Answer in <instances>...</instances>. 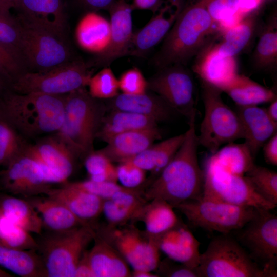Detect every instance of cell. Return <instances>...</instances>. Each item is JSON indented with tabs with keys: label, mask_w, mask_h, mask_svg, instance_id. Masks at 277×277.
<instances>
[{
	"label": "cell",
	"mask_w": 277,
	"mask_h": 277,
	"mask_svg": "<svg viewBox=\"0 0 277 277\" xmlns=\"http://www.w3.org/2000/svg\"><path fill=\"white\" fill-rule=\"evenodd\" d=\"M16 18L19 27V50L27 71H46L74 59L64 40Z\"/></svg>",
	"instance_id": "cell-11"
},
{
	"label": "cell",
	"mask_w": 277,
	"mask_h": 277,
	"mask_svg": "<svg viewBox=\"0 0 277 277\" xmlns=\"http://www.w3.org/2000/svg\"><path fill=\"white\" fill-rule=\"evenodd\" d=\"M253 55L256 68L271 70L277 64V17L271 16L264 26Z\"/></svg>",
	"instance_id": "cell-36"
},
{
	"label": "cell",
	"mask_w": 277,
	"mask_h": 277,
	"mask_svg": "<svg viewBox=\"0 0 277 277\" xmlns=\"http://www.w3.org/2000/svg\"><path fill=\"white\" fill-rule=\"evenodd\" d=\"M108 110H120L143 115L157 123L171 118L175 112L162 98L152 92L129 95L118 94L105 102Z\"/></svg>",
	"instance_id": "cell-23"
},
{
	"label": "cell",
	"mask_w": 277,
	"mask_h": 277,
	"mask_svg": "<svg viewBox=\"0 0 277 277\" xmlns=\"http://www.w3.org/2000/svg\"><path fill=\"white\" fill-rule=\"evenodd\" d=\"M156 274L166 277H199L196 269L176 262L168 257L160 260Z\"/></svg>",
	"instance_id": "cell-50"
},
{
	"label": "cell",
	"mask_w": 277,
	"mask_h": 277,
	"mask_svg": "<svg viewBox=\"0 0 277 277\" xmlns=\"http://www.w3.org/2000/svg\"><path fill=\"white\" fill-rule=\"evenodd\" d=\"M199 277H276L277 272L261 267L229 233L216 236L200 255Z\"/></svg>",
	"instance_id": "cell-5"
},
{
	"label": "cell",
	"mask_w": 277,
	"mask_h": 277,
	"mask_svg": "<svg viewBox=\"0 0 277 277\" xmlns=\"http://www.w3.org/2000/svg\"><path fill=\"white\" fill-rule=\"evenodd\" d=\"M256 192L266 201L277 205V173L255 164L245 175Z\"/></svg>",
	"instance_id": "cell-39"
},
{
	"label": "cell",
	"mask_w": 277,
	"mask_h": 277,
	"mask_svg": "<svg viewBox=\"0 0 277 277\" xmlns=\"http://www.w3.org/2000/svg\"><path fill=\"white\" fill-rule=\"evenodd\" d=\"M11 83L0 72V96L11 89Z\"/></svg>",
	"instance_id": "cell-59"
},
{
	"label": "cell",
	"mask_w": 277,
	"mask_h": 277,
	"mask_svg": "<svg viewBox=\"0 0 277 277\" xmlns=\"http://www.w3.org/2000/svg\"><path fill=\"white\" fill-rule=\"evenodd\" d=\"M157 126L149 117L130 112L111 110L103 118L96 138L107 142L119 134Z\"/></svg>",
	"instance_id": "cell-31"
},
{
	"label": "cell",
	"mask_w": 277,
	"mask_h": 277,
	"mask_svg": "<svg viewBox=\"0 0 277 277\" xmlns=\"http://www.w3.org/2000/svg\"><path fill=\"white\" fill-rule=\"evenodd\" d=\"M90 67L83 60L74 58L46 71H26L12 83L11 90L21 94H67L87 86L92 76Z\"/></svg>",
	"instance_id": "cell-8"
},
{
	"label": "cell",
	"mask_w": 277,
	"mask_h": 277,
	"mask_svg": "<svg viewBox=\"0 0 277 277\" xmlns=\"http://www.w3.org/2000/svg\"><path fill=\"white\" fill-rule=\"evenodd\" d=\"M66 95L21 94L9 89L0 96V118L25 138L56 133L64 121Z\"/></svg>",
	"instance_id": "cell-3"
},
{
	"label": "cell",
	"mask_w": 277,
	"mask_h": 277,
	"mask_svg": "<svg viewBox=\"0 0 277 277\" xmlns=\"http://www.w3.org/2000/svg\"><path fill=\"white\" fill-rule=\"evenodd\" d=\"M110 15V35L106 48L96 54L90 66L107 67L115 60L129 55L133 36L131 4L114 1L108 9Z\"/></svg>",
	"instance_id": "cell-16"
},
{
	"label": "cell",
	"mask_w": 277,
	"mask_h": 277,
	"mask_svg": "<svg viewBox=\"0 0 277 277\" xmlns=\"http://www.w3.org/2000/svg\"><path fill=\"white\" fill-rule=\"evenodd\" d=\"M27 71L18 56L9 47L0 42V72L11 83Z\"/></svg>",
	"instance_id": "cell-44"
},
{
	"label": "cell",
	"mask_w": 277,
	"mask_h": 277,
	"mask_svg": "<svg viewBox=\"0 0 277 277\" xmlns=\"http://www.w3.org/2000/svg\"><path fill=\"white\" fill-rule=\"evenodd\" d=\"M47 196L65 205L77 218L92 225L93 221L102 213L104 200L85 190L63 184L58 188H50Z\"/></svg>",
	"instance_id": "cell-25"
},
{
	"label": "cell",
	"mask_w": 277,
	"mask_h": 277,
	"mask_svg": "<svg viewBox=\"0 0 277 277\" xmlns=\"http://www.w3.org/2000/svg\"><path fill=\"white\" fill-rule=\"evenodd\" d=\"M0 211L8 219L30 233H41L43 227L42 219L29 201L6 197L1 203Z\"/></svg>",
	"instance_id": "cell-34"
},
{
	"label": "cell",
	"mask_w": 277,
	"mask_h": 277,
	"mask_svg": "<svg viewBox=\"0 0 277 277\" xmlns=\"http://www.w3.org/2000/svg\"><path fill=\"white\" fill-rule=\"evenodd\" d=\"M185 66L175 64L160 69L147 80L148 90L160 96L175 112L189 118L196 111L195 86Z\"/></svg>",
	"instance_id": "cell-14"
},
{
	"label": "cell",
	"mask_w": 277,
	"mask_h": 277,
	"mask_svg": "<svg viewBox=\"0 0 277 277\" xmlns=\"http://www.w3.org/2000/svg\"><path fill=\"white\" fill-rule=\"evenodd\" d=\"M93 240L94 245L87 252L95 277L131 276L129 265L110 245L96 233Z\"/></svg>",
	"instance_id": "cell-26"
},
{
	"label": "cell",
	"mask_w": 277,
	"mask_h": 277,
	"mask_svg": "<svg viewBox=\"0 0 277 277\" xmlns=\"http://www.w3.org/2000/svg\"><path fill=\"white\" fill-rule=\"evenodd\" d=\"M23 151L37 162L49 184L68 182L77 158L57 133L27 143Z\"/></svg>",
	"instance_id": "cell-15"
},
{
	"label": "cell",
	"mask_w": 277,
	"mask_h": 277,
	"mask_svg": "<svg viewBox=\"0 0 277 277\" xmlns=\"http://www.w3.org/2000/svg\"><path fill=\"white\" fill-rule=\"evenodd\" d=\"M217 31L204 5L199 0H187L153 59L159 69L186 64L196 56Z\"/></svg>",
	"instance_id": "cell-2"
},
{
	"label": "cell",
	"mask_w": 277,
	"mask_h": 277,
	"mask_svg": "<svg viewBox=\"0 0 277 277\" xmlns=\"http://www.w3.org/2000/svg\"><path fill=\"white\" fill-rule=\"evenodd\" d=\"M1 174L4 188L25 196L44 193L50 188L37 162L24 151L14 158Z\"/></svg>",
	"instance_id": "cell-17"
},
{
	"label": "cell",
	"mask_w": 277,
	"mask_h": 277,
	"mask_svg": "<svg viewBox=\"0 0 277 277\" xmlns=\"http://www.w3.org/2000/svg\"><path fill=\"white\" fill-rule=\"evenodd\" d=\"M210 156L225 169L241 175H245L254 164V158L244 143L227 144Z\"/></svg>",
	"instance_id": "cell-37"
},
{
	"label": "cell",
	"mask_w": 277,
	"mask_h": 277,
	"mask_svg": "<svg viewBox=\"0 0 277 277\" xmlns=\"http://www.w3.org/2000/svg\"><path fill=\"white\" fill-rule=\"evenodd\" d=\"M87 8L93 10L108 9L114 0H81Z\"/></svg>",
	"instance_id": "cell-55"
},
{
	"label": "cell",
	"mask_w": 277,
	"mask_h": 277,
	"mask_svg": "<svg viewBox=\"0 0 277 277\" xmlns=\"http://www.w3.org/2000/svg\"><path fill=\"white\" fill-rule=\"evenodd\" d=\"M99 237L110 245L133 269L155 271L160 250L153 238L128 223L117 226H95Z\"/></svg>",
	"instance_id": "cell-9"
},
{
	"label": "cell",
	"mask_w": 277,
	"mask_h": 277,
	"mask_svg": "<svg viewBox=\"0 0 277 277\" xmlns=\"http://www.w3.org/2000/svg\"><path fill=\"white\" fill-rule=\"evenodd\" d=\"M35 250H22L0 244V266L22 277L45 276L41 256Z\"/></svg>",
	"instance_id": "cell-33"
},
{
	"label": "cell",
	"mask_w": 277,
	"mask_h": 277,
	"mask_svg": "<svg viewBox=\"0 0 277 277\" xmlns=\"http://www.w3.org/2000/svg\"><path fill=\"white\" fill-rule=\"evenodd\" d=\"M131 276L133 277H159L153 272L146 270L133 269L131 271Z\"/></svg>",
	"instance_id": "cell-58"
},
{
	"label": "cell",
	"mask_w": 277,
	"mask_h": 277,
	"mask_svg": "<svg viewBox=\"0 0 277 277\" xmlns=\"http://www.w3.org/2000/svg\"><path fill=\"white\" fill-rule=\"evenodd\" d=\"M184 138V133L165 140L127 160L156 178L175 155ZM154 178V179H155Z\"/></svg>",
	"instance_id": "cell-30"
},
{
	"label": "cell",
	"mask_w": 277,
	"mask_h": 277,
	"mask_svg": "<svg viewBox=\"0 0 277 277\" xmlns=\"http://www.w3.org/2000/svg\"><path fill=\"white\" fill-rule=\"evenodd\" d=\"M161 137L157 126L128 131L113 137L98 150L112 162L120 163L135 156Z\"/></svg>",
	"instance_id": "cell-24"
},
{
	"label": "cell",
	"mask_w": 277,
	"mask_h": 277,
	"mask_svg": "<svg viewBox=\"0 0 277 277\" xmlns=\"http://www.w3.org/2000/svg\"><path fill=\"white\" fill-rule=\"evenodd\" d=\"M262 0H238V10L245 17L255 10Z\"/></svg>",
	"instance_id": "cell-53"
},
{
	"label": "cell",
	"mask_w": 277,
	"mask_h": 277,
	"mask_svg": "<svg viewBox=\"0 0 277 277\" xmlns=\"http://www.w3.org/2000/svg\"><path fill=\"white\" fill-rule=\"evenodd\" d=\"M173 208L179 210L195 227L223 234L243 227L256 209L203 199L185 202Z\"/></svg>",
	"instance_id": "cell-12"
},
{
	"label": "cell",
	"mask_w": 277,
	"mask_h": 277,
	"mask_svg": "<svg viewBox=\"0 0 277 277\" xmlns=\"http://www.w3.org/2000/svg\"><path fill=\"white\" fill-rule=\"evenodd\" d=\"M140 208L130 207L115 203L111 200H105L103 202L102 213L108 225L117 226L131 221Z\"/></svg>",
	"instance_id": "cell-47"
},
{
	"label": "cell",
	"mask_w": 277,
	"mask_h": 277,
	"mask_svg": "<svg viewBox=\"0 0 277 277\" xmlns=\"http://www.w3.org/2000/svg\"><path fill=\"white\" fill-rule=\"evenodd\" d=\"M184 4V0L163 1L150 20L133 33L129 55L143 57L167 34Z\"/></svg>",
	"instance_id": "cell-18"
},
{
	"label": "cell",
	"mask_w": 277,
	"mask_h": 277,
	"mask_svg": "<svg viewBox=\"0 0 277 277\" xmlns=\"http://www.w3.org/2000/svg\"><path fill=\"white\" fill-rule=\"evenodd\" d=\"M265 161L269 164L277 165V134L268 140L263 146Z\"/></svg>",
	"instance_id": "cell-51"
},
{
	"label": "cell",
	"mask_w": 277,
	"mask_h": 277,
	"mask_svg": "<svg viewBox=\"0 0 277 277\" xmlns=\"http://www.w3.org/2000/svg\"><path fill=\"white\" fill-rule=\"evenodd\" d=\"M84 166L89 180L95 182L117 181L116 166L98 150H94L84 158Z\"/></svg>",
	"instance_id": "cell-41"
},
{
	"label": "cell",
	"mask_w": 277,
	"mask_h": 277,
	"mask_svg": "<svg viewBox=\"0 0 277 277\" xmlns=\"http://www.w3.org/2000/svg\"><path fill=\"white\" fill-rule=\"evenodd\" d=\"M110 35L109 22L94 12L88 13L81 19L75 31L76 40L79 46L96 54L107 46Z\"/></svg>",
	"instance_id": "cell-29"
},
{
	"label": "cell",
	"mask_w": 277,
	"mask_h": 277,
	"mask_svg": "<svg viewBox=\"0 0 277 277\" xmlns=\"http://www.w3.org/2000/svg\"><path fill=\"white\" fill-rule=\"evenodd\" d=\"M0 42L12 50L23 63L19 48V24L10 13L0 12Z\"/></svg>",
	"instance_id": "cell-43"
},
{
	"label": "cell",
	"mask_w": 277,
	"mask_h": 277,
	"mask_svg": "<svg viewBox=\"0 0 277 277\" xmlns=\"http://www.w3.org/2000/svg\"><path fill=\"white\" fill-rule=\"evenodd\" d=\"M87 251H84L77 264L74 277H95L88 260Z\"/></svg>",
	"instance_id": "cell-52"
},
{
	"label": "cell",
	"mask_w": 277,
	"mask_h": 277,
	"mask_svg": "<svg viewBox=\"0 0 277 277\" xmlns=\"http://www.w3.org/2000/svg\"><path fill=\"white\" fill-rule=\"evenodd\" d=\"M153 238L160 251L167 257L196 270L201 255L200 242L183 222Z\"/></svg>",
	"instance_id": "cell-21"
},
{
	"label": "cell",
	"mask_w": 277,
	"mask_h": 277,
	"mask_svg": "<svg viewBox=\"0 0 277 277\" xmlns=\"http://www.w3.org/2000/svg\"><path fill=\"white\" fill-rule=\"evenodd\" d=\"M256 25V17L249 15L236 26L221 33L222 40L215 43L219 53L225 56L236 57L250 42Z\"/></svg>",
	"instance_id": "cell-35"
},
{
	"label": "cell",
	"mask_w": 277,
	"mask_h": 277,
	"mask_svg": "<svg viewBox=\"0 0 277 277\" xmlns=\"http://www.w3.org/2000/svg\"><path fill=\"white\" fill-rule=\"evenodd\" d=\"M223 92L239 106H258L276 99V94L272 89L239 73Z\"/></svg>",
	"instance_id": "cell-32"
},
{
	"label": "cell",
	"mask_w": 277,
	"mask_h": 277,
	"mask_svg": "<svg viewBox=\"0 0 277 277\" xmlns=\"http://www.w3.org/2000/svg\"><path fill=\"white\" fill-rule=\"evenodd\" d=\"M87 86L90 94L98 100H110L119 94L118 79L108 67L92 75Z\"/></svg>",
	"instance_id": "cell-42"
},
{
	"label": "cell",
	"mask_w": 277,
	"mask_h": 277,
	"mask_svg": "<svg viewBox=\"0 0 277 277\" xmlns=\"http://www.w3.org/2000/svg\"><path fill=\"white\" fill-rule=\"evenodd\" d=\"M102 101L92 96L86 88L66 95L64 121L56 133L77 157L85 158L94 150V142L107 111Z\"/></svg>",
	"instance_id": "cell-4"
},
{
	"label": "cell",
	"mask_w": 277,
	"mask_h": 277,
	"mask_svg": "<svg viewBox=\"0 0 277 277\" xmlns=\"http://www.w3.org/2000/svg\"><path fill=\"white\" fill-rule=\"evenodd\" d=\"M116 167L117 181L121 185L129 189L145 187L146 171L128 161L118 163Z\"/></svg>",
	"instance_id": "cell-45"
},
{
	"label": "cell",
	"mask_w": 277,
	"mask_h": 277,
	"mask_svg": "<svg viewBox=\"0 0 277 277\" xmlns=\"http://www.w3.org/2000/svg\"><path fill=\"white\" fill-rule=\"evenodd\" d=\"M173 207L165 201L154 199L147 201L136 212L131 222H142L145 231L156 238L171 229L180 222Z\"/></svg>",
	"instance_id": "cell-27"
},
{
	"label": "cell",
	"mask_w": 277,
	"mask_h": 277,
	"mask_svg": "<svg viewBox=\"0 0 277 277\" xmlns=\"http://www.w3.org/2000/svg\"><path fill=\"white\" fill-rule=\"evenodd\" d=\"M27 143L13 127L0 118V166H6L23 151Z\"/></svg>",
	"instance_id": "cell-40"
},
{
	"label": "cell",
	"mask_w": 277,
	"mask_h": 277,
	"mask_svg": "<svg viewBox=\"0 0 277 277\" xmlns=\"http://www.w3.org/2000/svg\"><path fill=\"white\" fill-rule=\"evenodd\" d=\"M118 81L119 89L124 94H141L148 90L147 80L140 70L136 67L125 71L121 74Z\"/></svg>",
	"instance_id": "cell-48"
},
{
	"label": "cell",
	"mask_w": 277,
	"mask_h": 277,
	"mask_svg": "<svg viewBox=\"0 0 277 277\" xmlns=\"http://www.w3.org/2000/svg\"><path fill=\"white\" fill-rule=\"evenodd\" d=\"M199 1L204 5L216 25L238 11V0Z\"/></svg>",
	"instance_id": "cell-49"
},
{
	"label": "cell",
	"mask_w": 277,
	"mask_h": 277,
	"mask_svg": "<svg viewBox=\"0 0 277 277\" xmlns=\"http://www.w3.org/2000/svg\"><path fill=\"white\" fill-rule=\"evenodd\" d=\"M265 110L269 117L273 122L277 123V100L275 99L271 102Z\"/></svg>",
	"instance_id": "cell-57"
},
{
	"label": "cell",
	"mask_w": 277,
	"mask_h": 277,
	"mask_svg": "<svg viewBox=\"0 0 277 277\" xmlns=\"http://www.w3.org/2000/svg\"><path fill=\"white\" fill-rule=\"evenodd\" d=\"M21 0H0V12L10 13V10L16 8Z\"/></svg>",
	"instance_id": "cell-56"
},
{
	"label": "cell",
	"mask_w": 277,
	"mask_h": 277,
	"mask_svg": "<svg viewBox=\"0 0 277 277\" xmlns=\"http://www.w3.org/2000/svg\"><path fill=\"white\" fill-rule=\"evenodd\" d=\"M163 0H133L131 6L134 9L148 10L154 13Z\"/></svg>",
	"instance_id": "cell-54"
},
{
	"label": "cell",
	"mask_w": 277,
	"mask_h": 277,
	"mask_svg": "<svg viewBox=\"0 0 277 277\" xmlns=\"http://www.w3.org/2000/svg\"><path fill=\"white\" fill-rule=\"evenodd\" d=\"M17 18L64 40L67 28L62 0H21Z\"/></svg>",
	"instance_id": "cell-20"
},
{
	"label": "cell",
	"mask_w": 277,
	"mask_h": 277,
	"mask_svg": "<svg viewBox=\"0 0 277 277\" xmlns=\"http://www.w3.org/2000/svg\"><path fill=\"white\" fill-rule=\"evenodd\" d=\"M29 202L39 213L43 226L51 232H63L82 226H90L77 218L63 204L48 196L32 198Z\"/></svg>",
	"instance_id": "cell-28"
},
{
	"label": "cell",
	"mask_w": 277,
	"mask_h": 277,
	"mask_svg": "<svg viewBox=\"0 0 277 277\" xmlns=\"http://www.w3.org/2000/svg\"><path fill=\"white\" fill-rule=\"evenodd\" d=\"M12 276L7 272L0 269V277H11Z\"/></svg>",
	"instance_id": "cell-60"
},
{
	"label": "cell",
	"mask_w": 277,
	"mask_h": 277,
	"mask_svg": "<svg viewBox=\"0 0 277 277\" xmlns=\"http://www.w3.org/2000/svg\"><path fill=\"white\" fill-rule=\"evenodd\" d=\"M243 132L244 143L254 158L265 143L276 133L277 123L258 106H239L235 110Z\"/></svg>",
	"instance_id": "cell-22"
},
{
	"label": "cell",
	"mask_w": 277,
	"mask_h": 277,
	"mask_svg": "<svg viewBox=\"0 0 277 277\" xmlns=\"http://www.w3.org/2000/svg\"><path fill=\"white\" fill-rule=\"evenodd\" d=\"M196 116V111L188 118V128L175 155L145 189L144 196L147 201L160 199L174 207L202 199L204 176L197 159Z\"/></svg>",
	"instance_id": "cell-1"
},
{
	"label": "cell",
	"mask_w": 277,
	"mask_h": 277,
	"mask_svg": "<svg viewBox=\"0 0 277 277\" xmlns=\"http://www.w3.org/2000/svg\"><path fill=\"white\" fill-rule=\"evenodd\" d=\"M63 184L85 190L103 200L110 199L117 192L127 188L117 184V182H95L89 179L84 181L67 182Z\"/></svg>",
	"instance_id": "cell-46"
},
{
	"label": "cell",
	"mask_w": 277,
	"mask_h": 277,
	"mask_svg": "<svg viewBox=\"0 0 277 277\" xmlns=\"http://www.w3.org/2000/svg\"><path fill=\"white\" fill-rule=\"evenodd\" d=\"M222 92L202 82V98L204 116L197 135L199 146L211 154L220 147L243 138V132L239 116L223 101Z\"/></svg>",
	"instance_id": "cell-7"
},
{
	"label": "cell",
	"mask_w": 277,
	"mask_h": 277,
	"mask_svg": "<svg viewBox=\"0 0 277 277\" xmlns=\"http://www.w3.org/2000/svg\"><path fill=\"white\" fill-rule=\"evenodd\" d=\"M203 171V199L271 210L276 206L258 194L245 175L225 169L211 156L206 160Z\"/></svg>",
	"instance_id": "cell-10"
},
{
	"label": "cell",
	"mask_w": 277,
	"mask_h": 277,
	"mask_svg": "<svg viewBox=\"0 0 277 277\" xmlns=\"http://www.w3.org/2000/svg\"><path fill=\"white\" fill-rule=\"evenodd\" d=\"M236 240L261 267L277 272V216L271 210L255 209L254 215L236 230Z\"/></svg>",
	"instance_id": "cell-13"
},
{
	"label": "cell",
	"mask_w": 277,
	"mask_h": 277,
	"mask_svg": "<svg viewBox=\"0 0 277 277\" xmlns=\"http://www.w3.org/2000/svg\"><path fill=\"white\" fill-rule=\"evenodd\" d=\"M0 244L22 250H36L38 247L31 233L8 219L1 211Z\"/></svg>",
	"instance_id": "cell-38"
},
{
	"label": "cell",
	"mask_w": 277,
	"mask_h": 277,
	"mask_svg": "<svg viewBox=\"0 0 277 277\" xmlns=\"http://www.w3.org/2000/svg\"><path fill=\"white\" fill-rule=\"evenodd\" d=\"M95 234L92 227L85 225L45 236L37 249L45 276L74 277L77 264Z\"/></svg>",
	"instance_id": "cell-6"
},
{
	"label": "cell",
	"mask_w": 277,
	"mask_h": 277,
	"mask_svg": "<svg viewBox=\"0 0 277 277\" xmlns=\"http://www.w3.org/2000/svg\"><path fill=\"white\" fill-rule=\"evenodd\" d=\"M192 70L203 83L222 92L239 74L236 57L221 55L211 41L196 56Z\"/></svg>",
	"instance_id": "cell-19"
}]
</instances>
